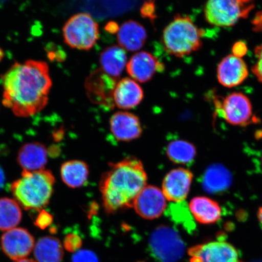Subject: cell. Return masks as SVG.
<instances>
[{"label":"cell","instance_id":"obj_35","mask_svg":"<svg viewBox=\"0 0 262 262\" xmlns=\"http://www.w3.org/2000/svg\"><path fill=\"white\" fill-rule=\"evenodd\" d=\"M5 182V175L4 171L0 167V189H2Z\"/></svg>","mask_w":262,"mask_h":262},{"label":"cell","instance_id":"obj_29","mask_svg":"<svg viewBox=\"0 0 262 262\" xmlns=\"http://www.w3.org/2000/svg\"><path fill=\"white\" fill-rule=\"evenodd\" d=\"M140 13L143 17L155 20L156 18L155 0H146L141 8Z\"/></svg>","mask_w":262,"mask_h":262},{"label":"cell","instance_id":"obj_30","mask_svg":"<svg viewBox=\"0 0 262 262\" xmlns=\"http://www.w3.org/2000/svg\"><path fill=\"white\" fill-rule=\"evenodd\" d=\"M254 53L257 61L252 68V71L257 80L262 83V45L255 48Z\"/></svg>","mask_w":262,"mask_h":262},{"label":"cell","instance_id":"obj_10","mask_svg":"<svg viewBox=\"0 0 262 262\" xmlns=\"http://www.w3.org/2000/svg\"><path fill=\"white\" fill-rule=\"evenodd\" d=\"M119 78L107 75L101 70H95L86 78L85 89L92 101L101 106L113 107L114 92Z\"/></svg>","mask_w":262,"mask_h":262},{"label":"cell","instance_id":"obj_5","mask_svg":"<svg viewBox=\"0 0 262 262\" xmlns=\"http://www.w3.org/2000/svg\"><path fill=\"white\" fill-rule=\"evenodd\" d=\"M254 7L255 0H208L204 15L209 24L229 27L247 18Z\"/></svg>","mask_w":262,"mask_h":262},{"label":"cell","instance_id":"obj_27","mask_svg":"<svg viewBox=\"0 0 262 262\" xmlns=\"http://www.w3.org/2000/svg\"><path fill=\"white\" fill-rule=\"evenodd\" d=\"M63 245L66 250L75 253L81 247L82 240L77 234H69L64 238Z\"/></svg>","mask_w":262,"mask_h":262},{"label":"cell","instance_id":"obj_39","mask_svg":"<svg viewBox=\"0 0 262 262\" xmlns=\"http://www.w3.org/2000/svg\"><path fill=\"white\" fill-rule=\"evenodd\" d=\"M261 165H262V156H261Z\"/></svg>","mask_w":262,"mask_h":262},{"label":"cell","instance_id":"obj_8","mask_svg":"<svg viewBox=\"0 0 262 262\" xmlns=\"http://www.w3.org/2000/svg\"><path fill=\"white\" fill-rule=\"evenodd\" d=\"M149 245L154 257L159 262H178L184 255L185 245L174 229L161 225L150 234Z\"/></svg>","mask_w":262,"mask_h":262},{"label":"cell","instance_id":"obj_28","mask_svg":"<svg viewBox=\"0 0 262 262\" xmlns=\"http://www.w3.org/2000/svg\"><path fill=\"white\" fill-rule=\"evenodd\" d=\"M73 262H99L97 255L90 250H81L73 255Z\"/></svg>","mask_w":262,"mask_h":262},{"label":"cell","instance_id":"obj_25","mask_svg":"<svg viewBox=\"0 0 262 262\" xmlns=\"http://www.w3.org/2000/svg\"><path fill=\"white\" fill-rule=\"evenodd\" d=\"M231 176L228 170L221 165H214L206 170L203 179V186L208 192L224 191L231 185Z\"/></svg>","mask_w":262,"mask_h":262},{"label":"cell","instance_id":"obj_18","mask_svg":"<svg viewBox=\"0 0 262 262\" xmlns=\"http://www.w3.org/2000/svg\"><path fill=\"white\" fill-rule=\"evenodd\" d=\"M117 33L118 43L128 51L140 50L145 45L147 38L145 27L133 19L124 22Z\"/></svg>","mask_w":262,"mask_h":262},{"label":"cell","instance_id":"obj_4","mask_svg":"<svg viewBox=\"0 0 262 262\" xmlns=\"http://www.w3.org/2000/svg\"><path fill=\"white\" fill-rule=\"evenodd\" d=\"M204 31L188 16L176 15L164 29L162 42L167 53L181 58L202 47Z\"/></svg>","mask_w":262,"mask_h":262},{"label":"cell","instance_id":"obj_3","mask_svg":"<svg viewBox=\"0 0 262 262\" xmlns=\"http://www.w3.org/2000/svg\"><path fill=\"white\" fill-rule=\"evenodd\" d=\"M55 182L49 170L24 171L20 178L12 183L11 191L15 201L26 210H40L49 204Z\"/></svg>","mask_w":262,"mask_h":262},{"label":"cell","instance_id":"obj_31","mask_svg":"<svg viewBox=\"0 0 262 262\" xmlns=\"http://www.w3.org/2000/svg\"><path fill=\"white\" fill-rule=\"evenodd\" d=\"M53 219L52 215L45 211H42L36 219L35 224L39 228L44 229L52 224Z\"/></svg>","mask_w":262,"mask_h":262},{"label":"cell","instance_id":"obj_15","mask_svg":"<svg viewBox=\"0 0 262 262\" xmlns=\"http://www.w3.org/2000/svg\"><path fill=\"white\" fill-rule=\"evenodd\" d=\"M164 70L155 55L146 51L137 52L127 62L126 70L133 80L146 83L152 79L157 71Z\"/></svg>","mask_w":262,"mask_h":262},{"label":"cell","instance_id":"obj_16","mask_svg":"<svg viewBox=\"0 0 262 262\" xmlns=\"http://www.w3.org/2000/svg\"><path fill=\"white\" fill-rule=\"evenodd\" d=\"M247 64L242 58L233 54L225 57L217 68V79L223 86L233 88L238 86L248 77Z\"/></svg>","mask_w":262,"mask_h":262},{"label":"cell","instance_id":"obj_21","mask_svg":"<svg viewBox=\"0 0 262 262\" xmlns=\"http://www.w3.org/2000/svg\"><path fill=\"white\" fill-rule=\"evenodd\" d=\"M100 63L104 73L119 78L127 63L125 50L117 45L104 49L100 54Z\"/></svg>","mask_w":262,"mask_h":262},{"label":"cell","instance_id":"obj_14","mask_svg":"<svg viewBox=\"0 0 262 262\" xmlns=\"http://www.w3.org/2000/svg\"><path fill=\"white\" fill-rule=\"evenodd\" d=\"M110 129L113 136L120 142H130L142 135L143 129L139 118L135 114L119 111L111 116Z\"/></svg>","mask_w":262,"mask_h":262},{"label":"cell","instance_id":"obj_9","mask_svg":"<svg viewBox=\"0 0 262 262\" xmlns=\"http://www.w3.org/2000/svg\"><path fill=\"white\" fill-rule=\"evenodd\" d=\"M190 262H244L234 246L224 241L194 246L188 250Z\"/></svg>","mask_w":262,"mask_h":262},{"label":"cell","instance_id":"obj_33","mask_svg":"<svg viewBox=\"0 0 262 262\" xmlns=\"http://www.w3.org/2000/svg\"><path fill=\"white\" fill-rule=\"evenodd\" d=\"M254 30L256 32L262 31V11L258 12L255 15L253 21Z\"/></svg>","mask_w":262,"mask_h":262},{"label":"cell","instance_id":"obj_36","mask_svg":"<svg viewBox=\"0 0 262 262\" xmlns=\"http://www.w3.org/2000/svg\"><path fill=\"white\" fill-rule=\"evenodd\" d=\"M257 215L258 220V221H259L260 224L262 225V206H260L259 208H258Z\"/></svg>","mask_w":262,"mask_h":262},{"label":"cell","instance_id":"obj_26","mask_svg":"<svg viewBox=\"0 0 262 262\" xmlns=\"http://www.w3.org/2000/svg\"><path fill=\"white\" fill-rule=\"evenodd\" d=\"M21 218V209L15 200L0 198V230L7 231L15 228Z\"/></svg>","mask_w":262,"mask_h":262},{"label":"cell","instance_id":"obj_2","mask_svg":"<svg viewBox=\"0 0 262 262\" xmlns=\"http://www.w3.org/2000/svg\"><path fill=\"white\" fill-rule=\"evenodd\" d=\"M147 180L142 162L135 157L111 163L100 182L104 210L112 214L133 208L137 195L146 186Z\"/></svg>","mask_w":262,"mask_h":262},{"label":"cell","instance_id":"obj_19","mask_svg":"<svg viewBox=\"0 0 262 262\" xmlns=\"http://www.w3.org/2000/svg\"><path fill=\"white\" fill-rule=\"evenodd\" d=\"M190 212L199 224L212 225L221 220L222 208L219 203L205 196H195L189 204Z\"/></svg>","mask_w":262,"mask_h":262},{"label":"cell","instance_id":"obj_38","mask_svg":"<svg viewBox=\"0 0 262 262\" xmlns=\"http://www.w3.org/2000/svg\"><path fill=\"white\" fill-rule=\"evenodd\" d=\"M4 52L2 50L1 48H0V61L3 60V57H4Z\"/></svg>","mask_w":262,"mask_h":262},{"label":"cell","instance_id":"obj_37","mask_svg":"<svg viewBox=\"0 0 262 262\" xmlns=\"http://www.w3.org/2000/svg\"><path fill=\"white\" fill-rule=\"evenodd\" d=\"M16 262H37L32 259H28V258H23V259L19 260Z\"/></svg>","mask_w":262,"mask_h":262},{"label":"cell","instance_id":"obj_17","mask_svg":"<svg viewBox=\"0 0 262 262\" xmlns=\"http://www.w3.org/2000/svg\"><path fill=\"white\" fill-rule=\"evenodd\" d=\"M144 98L142 87L128 77L118 81L114 92L115 105L121 110H130L138 106Z\"/></svg>","mask_w":262,"mask_h":262},{"label":"cell","instance_id":"obj_1","mask_svg":"<svg viewBox=\"0 0 262 262\" xmlns=\"http://www.w3.org/2000/svg\"><path fill=\"white\" fill-rule=\"evenodd\" d=\"M2 80L3 103L16 116L31 117L47 105L52 82L46 62H16Z\"/></svg>","mask_w":262,"mask_h":262},{"label":"cell","instance_id":"obj_13","mask_svg":"<svg viewBox=\"0 0 262 262\" xmlns=\"http://www.w3.org/2000/svg\"><path fill=\"white\" fill-rule=\"evenodd\" d=\"M194 178L188 169L178 168L171 170L164 178L162 191L167 201L181 202L187 198Z\"/></svg>","mask_w":262,"mask_h":262},{"label":"cell","instance_id":"obj_24","mask_svg":"<svg viewBox=\"0 0 262 262\" xmlns=\"http://www.w3.org/2000/svg\"><path fill=\"white\" fill-rule=\"evenodd\" d=\"M166 154L173 163L189 166L194 162L196 149L195 146L188 141L174 140L167 145Z\"/></svg>","mask_w":262,"mask_h":262},{"label":"cell","instance_id":"obj_12","mask_svg":"<svg viewBox=\"0 0 262 262\" xmlns=\"http://www.w3.org/2000/svg\"><path fill=\"white\" fill-rule=\"evenodd\" d=\"M1 246L3 252L8 257L17 261L30 254L35 247V240L27 229L13 228L3 234Z\"/></svg>","mask_w":262,"mask_h":262},{"label":"cell","instance_id":"obj_7","mask_svg":"<svg viewBox=\"0 0 262 262\" xmlns=\"http://www.w3.org/2000/svg\"><path fill=\"white\" fill-rule=\"evenodd\" d=\"M213 101L219 116L231 125L244 127L254 122L253 106L243 93L235 92L225 97L216 96Z\"/></svg>","mask_w":262,"mask_h":262},{"label":"cell","instance_id":"obj_22","mask_svg":"<svg viewBox=\"0 0 262 262\" xmlns=\"http://www.w3.org/2000/svg\"><path fill=\"white\" fill-rule=\"evenodd\" d=\"M60 174L62 180L68 187L74 189L80 188L87 182L89 168L83 161L70 160L61 165Z\"/></svg>","mask_w":262,"mask_h":262},{"label":"cell","instance_id":"obj_6","mask_svg":"<svg viewBox=\"0 0 262 262\" xmlns=\"http://www.w3.org/2000/svg\"><path fill=\"white\" fill-rule=\"evenodd\" d=\"M63 35L65 43L70 48L89 51L99 39V26L90 14L78 13L65 23Z\"/></svg>","mask_w":262,"mask_h":262},{"label":"cell","instance_id":"obj_34","mask_svg":"<svg viewBox=\"0 0 262 262\" xmlns=\"http://www.w3.org/2000/svg\"><path fill=\"white\" fill-rule=\"evenodd\" d=\"M117 26L116 24H113V23H111L110 24H108L106 26V30L110 32L114 33L117 32L118 30H119V28H114L115 26Z\"/></svg>","mask_w":262,"mask_h":262},{"label":"cell","instance_id":"obj_11","mask_svg":"<svg viewBox=\"0 0 262 262\" xmlns=\"http://www.w3.org/2000/svg\"><path fill=\"white\" fill-rule=\"evenodd\" d=\"M167 199L162 189L155 186H146L137 195L133 207L137 214L147 220L159 218L165 212Z\"/></svg>","mask_w":262,"mask_h":262},{"label":"cell","instance_id":"obj_23","mask_svg":"<svg viewBox=\"0 0 262 262\" xmlns=\"http://www.w3.org/2000/svg\"><path fill=\"white\" fill-rule=\"evenodd\" d=\"M34 254L38 262H61L64 255L63 246L57 238L42 237L35 245Z\"/></svg>","mask_w":262,"mask_h":262},{"label":"cell","instance_id":"obj_32","mask_svg":"<svg viewBox=\"0 0 262 262\" xmlns=\"http://www.w3.org/2000/svg\"><path fill=\"white\" fill-rule=\"evenodd\" d=\"M247 52V48L246 45L242 42H238L235 43L232 48V52H233L235 56L242 58Z\"/></svg>","mask_w":262,"mask_h":262},{"label":"cell","instance_id":"obj_20","mask_svg":"<svg viewBox=\"0 0 262 262\" xmlns=\"http://www.w3.org/2000/svg\"><path fill=\"white\" fill-rule=\"evenodd\" d=\"M48 156V150L44 145L39 142L28 143L19 149L17 162L24 171H38L47 165Z\"/></svg>","mask_w":262,"mask_h":262}]
</instances>
